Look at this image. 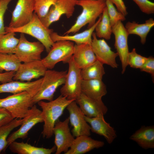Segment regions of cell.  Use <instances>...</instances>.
I'll return each mask as SVG.
<instances>
[{
    "mask_svg": "<svg viewBox=\"0 0 154 154\" xmlns=\"http://www.w3.org/2000/svg\"><path fill=\"white\" fill-rule=\"evenodd\" d=\"M74 100H68L60 95L55 99L48 102L41 100L37 103L42 109L41 114L44 122L42 132L43 137L49 138L52 137L56 122L68 105Z\"/></svg>",
    "mask_w": 154,
    "mask_h": 154,
    "instance_id": "cell-1",
    "label": "cell"
},
{
    "mask_svg": "<svg viewBox=\"0 0 154 154\" xmlns=\"http://www.w3.org/2000/svg\"><path fill=\"white\" fill-rule=\"evenodd\" d=\"M76 4L82 7V11L74 24L64 35L75 33L86 25L88 28L93 26L106 6V0H77Z\"/></svg>",
    "mask_w": 154,
    "mask_h": 154,
    "instance_id": "cell-2",
    "label": "cell"
},
{
    "mask_svg": "<svg viewBox=\"0 0 154 154\" xmlns=\"http://www.w3.org/2000/svg\"><path fill=\"white\" fill-rule=\"evenodd\" d=\"M5 31L7 32L26 34L34 37L44 45L47 52L54 42L51 37L53 30L45 26L35 13L31 20L26 24L16 28H10L6 26L5 27Z\"/></svg>",
    "mask_w": 154,
    "mask_h": 154,
    "instance_id": "cell-3",
    "label": "cell"
},
{
    "mask_svg": "<svg viewBox=\"0 0 154 154\" xmlns=\"http://www.w3.org/2000/svg\"><path fill=\"white\" fill-rule=\"evenodd\" d=\"M67 73V71L47 70L42 77L38 91L33 98V104H35L43 100H53L57 89L64 84Z\"/></svg>",
    "mask_w": 154,
    "mask_h": 154,
    "instance_id": "cell-4",
    "label": "cell"
},
{
    "mask_svg": "<svg viewBox=\"0 0 154 154\" xmlns=\"http://www.w3.org/2000/svg\"><path fill=\"white\" fill-rule=\"evenodd\" d=\"M33 97L26 91L13 94L0 99V108L7 110L14 118L23 119L27 115L34 105L32 102Z\"/></svg>",
    "mask_w": 154,
    "mask_h": 154,
    "instance_id": "cell-5",
    "label": "cell"
},
{
    "mask_svg": "<svg viewBox=\"0 0 154 154\" xmlns=\"http://www.w3.org/2000/svg\"><path fill=\"white\" fill-rule=\"evenodd\" d=\"M74 43L67 40H60L54 42L47 55L41 60L45 67L52 69L58 62L68 63L73 54Z\"/></svg>",
    "mask_w": 154,
    "mask_h": 154,
    "instance_id": "cell-6",
    "label": "cell"
},
{
    "mask_svg": "<svg viewBox=\"0 0 154 154\" xmlns=\"http://www.w3.org/2000/svg\"><path fill=\"white\" fill-rule=\"evenodd\" d=\"M68 69L64 84L60 89L61 95L68 100H75L81 93L82 79L81 70L76 64L72 56L68 63Z\"/></svg>",
    "mask_w": 154,
    "mask_h": 154,
    "instance_id": "cell-7",
    "label": "cell"
},
{
    "mask_svg": "<svg viewBox=\"0 0 154 154\" xmlns=\"http://www.w3.org/2000/svg\"><path fill=\"white\" fill-rule=\"evenodd\" d=\"M45 48L39 41L31 42L24 34L21 33L14 54L23 63L41 60V54Z\"/></svg>",
    "mask_w": 154,
    "mask_h": 154,
    "instance_id": "cell-8",
    "label": "cell"
},
{
    "mask_svg": "<svg viewBox=\"0 0 154 154\" xmlns=\"http://www.w3.org/2000/svg\"><path fill=\"white\" fill-rule=\"evenodd\" d=\"M77 0H57L50 8L46 15L40 19L43 24L49 28L53 23L60 19L62 15L69 18L73 15Z\"/></svg>",
    "mask_w": 154,
    "mask_h": 154,
    "instance_id": "cell-9",
    "label": "cell"
},
{
    "mask_svg": "<svg viewBox=\"0 0 154 154\" xmlns=\"http://www.w3.org/2000/svg\"><path fill=\"white\" fill-rule=\"evenodd\" d=\"M69 117L63 121H57L53 130L54 135V143L56 147L55 154H64L69 149L74 138L69 126Z\"/></svg>",
    "mask_w": 154,
    "mask_h": 154,
    "instance_id": "cell-10",
    "label": "cell"
},
{
    "mask_svg": "<svg viewBox=\"0 0 154 154\" xmlns=\"http://www.w3.org/2000/svg\"><path fill=\"white\" fill-rule=\"evenodd\" d=\"M112 27V33L115 38V47L121 62V73L123 74L127 66V58L129 52L128 38L129 35L121 21H118Z\"/></svg>",
    "mask_w": 154,
    "mask_h": 154,
    "instance_id": "cell-11",
    "label": "cell"
},
{
    "mask_svg": "<svg viewBox=\"0 0 154 154\" xmlns=\"http://www.w3.org/2000/svg\"><path fill=\"white\" fill-rule=\"evenodd\" d=\"M66 108L69 113V121L73 127L71 132L74 137L82 135L90 136V126L85 119V115L75 100L70 103Z\"/></svg>",
    "mask_w": 154,
    "mask_h": 154,
    "instance_id": "cell-12",
    "label": "cell"
},
{
    "mask_svg": "<svg viewBox=\"0 0 154 154\" xmlns=\"http://www.w3.org/2000/svg\"><path fill=\"white\" fill-rule=\"evenodd\" d=\"M42 122L41 111L34 104L30 108L27 115L23 118L19 129L9 135L7 139L8 146L11 143L18 139L26 138L31 129L37 124Z\"/></svg>",
    "mask_w": 154,
    "mask_h": 154,
    "instance_id": "cell-13",
    "label": "cell"
},
{
    "mask_svg": "<svg viewBox=\"0 0 154 154\" xmlns=\"http://www.w3.org/2000/svg\"><path fill=\"white\" fill-rule=\"evenodd\" d=\"M92 36L91 46L97 60L113 68H117L118 65L116 60L118 56L117 53L111 50L104 39H98L95 33H93Z\"/></svg>",
    "mask_w": 154,
    "mask_h": 154,
    "instance_id": "cell-14",
    "label": "cell"
},
{
    "mask_svg": "<svg viewBox=\"0 0 154 154\" xmlns=\"http://www.w3.org/2000/svg\"><path fill=\"white\" fill-rule=\"evenodd\" d=\"M33 11L34 0H18L8 27L16 28L26 24L32 19Z\"/></svg>",
    "mask_w": 154,
    "mask_h": 154,
    "instance_id": "cell-15",
    "label": "cell"
},
{
    "mask_svg": "<svg viewBox=\"0 0 154 154\" xmlns=\"http://www.w3.org/2000/svg\"><path fill=\"white\" fill-rule=\"evenodd\" d=\"M47 70L41 60L21 63L15 72L13 80L31 82L34 79L43 77Z\"/></svg>",
    "mask_w": 154,
    "mask_h": 154,
    "instance_id": "cell-16",
    "label": "cell"
},
{
    "mask_svg": "<svg viewBox=\"0 0 154 154\" xmlns=\"http://www.w3.org/2000/svg\"><path fill=\"white\" fill-rule=\"evenodd\" d=\"M81 111L86 116L93 117L100 115H104L108 109L102 100L91 98L81 93L75 100Z\"/></svg>",
    "mask_w": 154,
    "mask_h": 154,
    "instance_id": "cell-17",
    "label": "cell"
},
{
    "mask_svg": "<svg viewBox=\"0 0 154 154\" xmlns=\"http://www.w3.org/2000/svg\"><path fill=\"white\" fill-rule=\"evenodd\" d=\"M84 118L90 125L91 131L103 136L108 143H112L117 137L116 131L114 128L106 121L104 115H100L91 118L84 116Z\"/></svg>",
    "mask_w": 154,
    "mask_h": 154,
    "instance_id": "cell-18",
    "label": "cell"
},
{
    "mask_svg": "<svg viewBox=\"0 0 154 154\" xmlns=\"http://www.w3.org/2000/svg\"><path fill=\"white\" fill-rule=\"evenodd\" d=\"M42 77L33 82H22L13 80L0 84V93H10L13 94L27 91L34 96L38 91Z\"/></svg>",
    "mask_w": 154,
    "mask_h": 154,
    "instance_id": "cell-19",
    "label": "cell"
},
{
    "mask_svg": "<svg viewBox=\"0 0 154 154\" xmlns=\"http://www.w3.org/2000/svg\"><path fill=\"white\" fill-rule=\"evenodd\" d=\"M104 145L102 141L94 139L89 136L82 135L77 136L68 150L64 154H83L94 149L101 147Z\"/></svg>",
    "mask_w": 154,
    "mask_h": 154,
    "instance_id": "cell-20",
    "label": "cell"
},
{
    "mask_svg": "<svg viewBox=\"0 0 154 154\" xmlns=\"http://www.w3.org/2000/svg\"><path fill=\"white\" fill-rule=\"evenodd\" d=\"M72 57L77 66L80 69L92 64L97 60L91 44H74Z\"/></svg>",
    "mask_w": 154,
    "mask_h": 154,
    "instance_id": "cell-21",
    "label": "cell"
},
{
    "mask_svg": "<svg viewBox=\"0 0 154 154\" xmlns=\"http://www.w3.org/2000/svg\"><path fill=\"white\" fill-rule=\"evenodd\" d=\"M82 93L91 98L101 100L107 93L106 87L102 80L82 79L81 86Z\"/></svg>",
    "mask_w": 154,
    "mask_h": 154,
    "instance_id": "cell-22",
    "label": "cell"
},
{
    "mask_svg": "<svg viewBox=\"0 0 154 154\" xmlns=\"http://www.w3.org/2000/svg\"><path fill=\"white\" fill-rule=\"evenodd\" d=\"M101 15L95 23L87 29L73 35H60L53 32L51 35V38L54 42L60 40H67L75 42L77 44H86L91 45L92 34L95 27L101 19Z\"/></svg>",
    "mask_w": 154,
    "mask_h": 154,
    "instance_id": "cell-23",
    "label": "cell"
},
{
    "mask_svg": "<svg viewBox=\"0 0 154 154\" xmlns=\"http://www.w3.org/2000/svg\"><path fill=\"white\" fill-rule=\"evenodd\" d=\"M145 149L154 148V126H142L130 137Z\"/></svg>",
    "mask_w": 154,
    "mask_h": 154,
    "instance_id": "cell-24",
    "label": "cell"
},
{
    "mask_svg": "<svg viewBox=\"0 0 154 154\" xmlns=\"http://www.w3.org/2000/svg\"><path fill=\"white\" fill-rule=\"evenodd\" d=\"M8 146L11 151L18 154H51L56 150L55 145L51 148H46L36 147L27 143L15 141L11 143Z\"/></svg>",
    "mask_w": 154,
    "mask_h": 154,
    "instance_id": "cell-25",
    "label": "cell"
},
{
    "mask_svg": "<svg viewBox=\"0 0 154 154\" xmlns=\"http://www.w3.org/2000/svg\"><path fill=\"white\" fill-rule=\"evenodd\" d=\"M154 26V20L150 18L143 24H138L134 21H128L125 27L129 35L135 34L139 37L141 43L144 44L148 34Z\"/></svg>",
    "mask_w": 154,
    "mask_h": 154,
    "instance_id": "cell-26",
    "label": "cell"
},
{
    "mask_svg": "<svg viewBox=\"0 0 154 154\" xmlns=\"http://www.w3.org/2000/svg\"><path fill=\"white\" fill-rule=\"evenodd\" d=\"M101 19L97 25L95 30L97 37L109 40L112 33L110 18L106 6L101 15Z\"/></svg>",
    "mask_w": 154,
    "mask_h": 154,
    "instance_id": "cell-27",
    "label": "cell"
},
{
    "mask_svg": "<svg viewBox=\"0 0 154 154\" xmlns=\"http://www.w3.org/2000/svg\"><path fill=\"white\" fill-rule=\"evenodd\" d=\"M15 33L6 32L0 34V53L14 54L19 42Z\"/></svg>",
    "mask_w": 154,
    "mask_h": 154,
    "instance_id": "cell-28",
    "label": "cell"
},
{
    "mask_svg": "<svg viewBox=\"0 0 154 154\" xmlns=\"http://www.w3.org/2000/svg\"><path fill=\"white\" fill-rule=\"evenodd\" d=\"M103 64L98 60L90 66L81 69V74L83 80H102L105 73Z\"/></svg>",
    "mask_w": 154,
    "mask_h": 154,
    "instance_id": "cell-29",
    "label": "cell"
},
{
    "mask_svg": "<svg viewBox=\"0 0 154 154\" xmlns=\"http://www.w3.org/2000/svg\"><path fill=\"white\" fill-rule=\"evenodd\" d=\"M23 120V118H14L10 122L0 126V153L8 146L7 139L11 132L21 125Z\"/></svg>",
    "mask_w": 154,
    "mask_h": 154,
    "instance_id": "cell-30",
    "label": "cell"
},
{
    "mask_svg": "<svg viewBox=\"0 0 154 154\" xmlns=\"http://www.w3.org/2000/svg\"><path fill=\"white\" fill-rule=\"evenodd\" d=\"M21 64L14 54L0 53V73L4 71L15 72Z\"/></svg>",
    "mask_w": 154,
    "mask_h": 154,
    "instance_id": "cell-31",
    "label": "cell"
},
{
    "mask_svg": "<svg viewBox=\"0 0 154 154\" xmlns=\"http://www.w3.org/2000/svg\"><path fill=\"white\" fill-rule=\"evenodd\" d=\"M57 0H34V13L40 19L44 17Z\"/></svg>",
    "mask_w": 154,
    "mask_h": 154,
    "instance_id": "cell-32",
    "label": "cell"
},
{
    "mask_svg": "<svg viewBox=\"0 0 154 154\" xmlns=\"http://www.w3.org/2000/svg\"><path fill=\"white\" fill-rule=\"evenodd\" d=\"M106 4L112 27L118 21L126 20L125 16L116 9L111 1L106 0Z\"/></svg>",
    "mask_w": 154,
    "mask_h": 154,
    "instance_id": "cell-33",
    "label": "cell"
},
{
    "mask_svg": "<svg viewBox=\"0 0 154 154\" xmlns=\"http://www.w3.org/2000/svg\"><path fill=\"white\" fill-rule=\"evenodd\" d=\"M147 58L138 54L135 48H133L128 54L127 65L133 68L140 69L145 62Z\"/></svg>",
    "mask_w": 154,
    "mask_h": 154,
    "instance_id": "cell-34",
    "label": "cell"
},
{
    "mask_svg": "<svg viewBox=\"0 0 154 154\" xmlns=\"http://www.w3.org/2000/svg\"><path fill=\"white\" fill-rule=\"evenodd\" d=\"M141 11L148 15L154 13V3L149 0H133Z\"/></svg>",
    "mask_w": 154,
    "mask_h": 154,
    "instance_id": "cell-35",
    "label": "cell"
},
{
    "mask_svg": "<svg viewBox=\"0 0 154 154\" xmlns=\"http://www.w3.org/2000/svg\"><path fill=\"white\" fill-rule=\"evenodd\" d=\"M12 0H0V34L5 32L4 23V15L8 4Z\"/></svg>",
    "mask_w": 154,
    "mask_h": 154,
    "instance_id": "cell-36",
    "label": "cell"
},
{
    "mask_svg": "<svg viewBox=\"0 0 154 154\" xmlns=\"http://www.w3.org/2000/svg\"><path fill=\"white\" fill-rule=\"evenodd\" d=\"M141 71L145 72L150 74L154 79V58L150 56L147 58L145 63L140 68Z\"/></svg>",
    "mask_w": 154,
    "mask_h": 154,
    "instance_id": "cell-37",
    "label": "cell"
},
{
    "mask_svg": "<svg viewBox=\"0 0 154 154\" xmlns=\"http://www.w3.org/2000/svg\"><path fill=\"white\" fill-rule=\"evenodd\" d=\"M14 119L7 110L0 108V126L10 122Z\"/></svg>",
    "mask_w": 154,
    "mask_h": 154,
    "instance_id": "cell-38",
    "label": "cell"
},
{
    "mask_svg": "<svg viewBox=\"0 0 154 154\" xmlns=\"http://www.w3.org/2000/svg\"><path fill=\"white\" fill-rule=\"evenodd\" d=\"M114 4L117 10L125 16L128 14L126 7L123 0H109Z\"/></svg>",
    "mask_w": 154,
    "mask_h": 154,
    "instance_id": "cell-39",
    "label": "cell"
},
{
    "mask_svg": "<svg viewBox=\"0 0 154 154\" xmlns=\"http://www.w3.org/2000/svg\"><path fill=\"white\" fill-rule=\"evenodd\" d=\"M15 73L14 72L0 73V82L4 83L13 80V78Z\"/></svg>",
    "mask_w": 154,
    "mask_h": 154,
    "instance_id": "cell-40",
    "label": "cell"
},
{
    "mask_svg": "<svg viewBox=\"0 0 154 154\" xmlns=\"http://www.w3.org/2000/svg\"></svg>",
    "mask_w": 154,
    "mask_h": 154,
    "instance_id": "cell-41",
    "label": "cell"
}]
</instances>
